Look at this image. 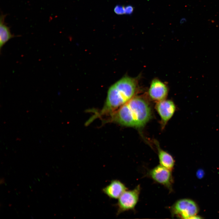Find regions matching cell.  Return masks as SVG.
Masks as SVG:
<instances>
[{
	"label": "cell",
	"instance_id": "8fae6325",
	"mask_svg": "<svg viewBox=\"0 0 219 219\" xmlns=\"http://www.w3.org/2000/svg\"><path fill=\"white\" fill-rule=\"evenodd\" d=\"M114 11L117 15H123L125 14V7L120 5H116L114 8Z\"/></svg>",
	"mask_w": 219,
	"mask_h": 219
},
{
	"label": "cell",
	"instance_id": "7a4b0ae2",
	"mask_svg": "<svg viewBox=\"0 0 219 219\" xmlns=\"http://www.w3.org/2000/svg\"><path fill=\"white\" fill-rule=\"evenodd\" d=\"M138 88L136 78L125 76L111 85L105 104L96 116H108L136 96Z\"/></svg>",
	"mask_w": 219,
	"mask_h": 219
},
{
	"label": "cell",
	"instance_id": "6da1fadb",
	"mask_svg": "<svg viewBox=\"0 0 219 219\" xmlns=\"http://www.w3.org/2000/svg\"><path fill=\"white\" fill-rule=\"evenodd\" d=\"M151 108L147 100L135 96L109 116L106 122L136 128L143 127L151 117Z\"/></svg>",
	"mask_w": 219,
	"mask_h": 219
},
{
	"label": "cell",
	"instance_id": "3957f363",
	"mask_svg": "<svg viewBox=\"0 0 219 219\" xmlns=\"http://www.w3.org/2000/svg\"><path fill=\"white\" fill-rule=\"evenodd\" d=\"M172 217L182 219H193L199 212V207L193 200L188 199L178 200L170 207Z\"/></svg>",
	"mask_w": 219,
	"mask_h": 219
},
{
	"label": "cell",
	"instance_id": "277c9868",
	"mask_svg": "<svg viewBox=\"0 0 219 219\" xmlns=\"http://www.w3.org/2000/svg\"><path fill=\"white\" fill-rule=\"evenodd\" d=\"M140 190V186L138 185L133 189L127 190L122 194L116 205L117 215L134 209L139 200Z\"/></svg>",
	"mask_w": 219,
	"mask_h": 219
},
{
	"label": "cell",
	"instance_id": "52a82bcc",
	"mask_svg": "<svg viewBox=\"0 0 219 219\" xmlns=\"http://www.w3.org/2000/svg\"><path fill=\"white\" fill-rule=\"evenodd\" d=\"M168 92L167 85L157 78L154 79L152 81L148 92L149 97L157 102L165 99Z\"/></svg>",
	"mask_w": 219,
	"mask_h": 219
},
{
	"label": "cell",
	"instance_id": "9c48e42d",
	"mask_svg": "<svg viewBox=\"0 0 219 219\" xmlns=\"http://www.w3.org/2000/svg\"><path fill=\"white\" fill-rule=\"evenodd\" d=\"M155 143L157 149L160 165L172 171L175 165L173 158L170 154L161 149L158 142H155Z\"/></svg>",
	"mask_w": 219,
	"mask_h": 219
},
{
	"label": "cell",
	"instance_id": "ba28073f",
	"mask_svg": "<svg viewBox=\"0 0 219 219\" xmlns=\"http://www.w3.org/2000/svg\"><path fill=\"white\" fill-rule=\"evenodd\" d=\"M127 188L120 180H112L110 183L103 189V192L110 198L118 199Z\"/></svg>",
	"mask_w": 219,
	"mask_h": 219
},
{
	"label": "cell",
	"instance_id": "8992f818",
	"mask_svg": "<svg viewBox=\"0 0 219 219\" xmlns=\"http://www.w3.org/2000/svg\"><path fill=\"white\" fill-rule=\"evenodd\" d=\"M155 107L163 128L173 116L176 110L175 105L172 101L165 99L157 102Z\"/></svg>",
	"mask_w": 219,
	"mask_h": 219
},
{
	"label": "cell",
	"instance_id": "30bf717a",
	"mask_svg": "<svg viewBox=\"0 0 219 219\" xmlns=\"http://www.w3.org/2000/svg\"><path fill=\"white\" fill-rule=\"evenodd\" d=\"M6 15L3 13L1 14L0 18V49L10 40L15 36L11 33L10 29L5 23Z\"/></svg>",
	"mask_w": 219,
	"mask_h": 219
},
{
	"label": "cell",
	"instance_id": "7c38bea8",
	"mask_svg": "<svg viewBox=\"0 0 219 219\" xmlns=\"http://www.w3.org/2000/svg\"><path fill=\"white\" fill-rule=\"evenodd\" d=\"M134 8L131 5H128L125 7V14L131 15L133 12Z\"/></svg>",
	"mask_w": 219,
	"mask_h": 219
},
{
	"label": "cell",
	"instance_id": "5b68a950",
	"mask_svg": "<svg viewBox=\"0 0 219 219\" xmlns=\"http://www.w3.org/2000/svg\"><path fill=\"white\" fill-rule=\"evenodd\" d=\"M171 171L161 165L150 170L148 175L155 182L163 185L171 192L172 191L173 177Z\"/></svg>",
	"mask_w": 219,
	"mask_h": 219
}]
</instances>
